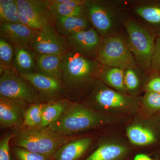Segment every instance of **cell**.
Returning a JSON list of instances; mask_svg holds the SVG:
<instances>
[{"label": "cell", "mask_w": 160, "mask_h": 160, "mask_svg": "<svg viewBox=\"0 0 160 160\" xmlns=\"http://www.w3.org/2000/svg\"><path fill=\"white\" fill-rule=\"evenodd\" d=\"M14 48L13 69L20 75L38 72V53L31 47L14 46Z\"/></svg>", "instance_id": "cell-16"}, {"label": "cell", "mask_w": 160, "mask_h": 160, "mask_svg": "<svg viewBox=\"0 0 160 160\" xmlns=\"http://www.w3.org/2000/svg\"><path fill=\"white\" fill-rule=\"evenodd\" d=\"M13 153L17 160H53L42 154L32 152L18 146L13 147Z\"/></svg>", "instance_id": "cell-29"}, {"label": "cell", "mask_w": 160, "mask_h": 160, "mask_svg": "<svg viewBox=\"0 0 160 160\" xmlns=\"http://www.w3.org/2000/svg\"><path fill=\"white\" fill-rule=\"evenodd\" d=\"M0 96L26 107L42 103L36 89L13 68L0 73Z\"/></svg>", "instance_id": "cell-6"}, {"label": "cell", "mask_w": 160, "mask_h": 160, "mask_svg": "<svg viewBox=\"0 0 160 160\" xmlns=\"http://www.w3.org/2000/svg\"><path fill=\"white\" fill-rule=\"evenodd\" d=\"M134 160H152L148 156L145 154H138L135 158Z\"/></svg>", "instance_id": "cell-34"}, {"label": "cell", "mask_w": 160, "mask_h": 160, "mask_svg": "<svg viewBox=\"0 0 160 160\" xmlns=\"http://www.w3.org/2000/svg\"><path fill=\"white\" fill-rule=\"evenodd\" d=\"M92 142L90 138L72 140L58 149L53 160H79L89 149Z\"/></svg>", "instance_id": "cell-17"}, {"label": "cell", "mask_w": 160, "mask_h": 160, "mask_svg": "<svg viewBox=\"0 0 160 160\" xmlns=\"http://www.w3.org/2000/svg\"><path fill=\"white\" fill-rule=\"evenodd\" d=\"M11 141L14 146L21 147L32 152L46 156L53 160L58 149L74 140L71 136L56 134L47 128L18 127Z\"/></svg>", "instance_id": "cell-4"}, {"label": "cell", "mask_w": 160, "mask_h": 160, "mask_svg": "<svg viewBox=\"0 0 160 160\" xmlns=\"http://www.w3.org/2000/svg\"><path fill=\"white\" fill-rule=\"evenodd\" d=\"M22 23L15 0H0V24Z\"/></svg>", "instance_id": "cell-26"}, {"label": "cell", "mask_w": 160, "mask_h": 160, "mask_svg": "<svg viewBox=\"0 0 160 160\" xmlns=\"http://www.w3.org/2000/svg\"><path fill=\"white\" fill-rule=\"evenodd\" d=\"M109 120L106 115L71 102L62 116L46 128L56 134L69 137L102 126L109 122Z\"/></svg>", "instance_id": "cell-3"}, {"label": "cell", "mask_w": 160, "mask_h": 160, "mask_svg": "<svg viewBox=\"0 0 160 160\" xmlns=\"http://www.w3.org/2000/svg\"><path fill=\"white\" fill-rule=\"evenodd\" d=\"M31 47L38 54L62 56L69 50L66 38L58 34L53 25L37 31Z\"/></svg>", "instance_id": "cell-10"}, {"label": "cell", "mask_w": 160, "mask_h": 160, "mask_svg": "<svg viewBox=\"0 0 160 160\" xmlns=\"http://www.w3.org/2000/svg\"><path fill=\"white\" fill-rule=\"evenodd\" d=\"M53 26L58 34L65 38L92 27L88 17L54 18Z\"/></svg>", "instance_id": "cell-15"}, {"label": "cell", "mask_w": 160, "mask_h": 160, "mask_svg": "<svg viewBox=\"0 0 160 160\" xmlns=\"http://www.w3.org/2000/svg\"><path fill=\"white\" fill-rule=\"evenodd\" d=\"M127 134L130 142L137 146H146L154 142L155 141V136L151 130L139 125L129 127Z\"/></svg>", "instance_id": "cell-24"}, {"label": "cell", "mask_w": 160, "mask_h": 160, "mask_svg": "<svg viewBox=\"0 0 160 160\" xmlns=\"http://www.w3.org/2000/svg\"><path fill=\"white\" fill-rule=\"evenodd\" d=\"M103 39L93 27L66 38L69 50L94 59L97 58Z\"/></svg>", "instance_id": "cell-12"}, {"label": "cell", "mask_w": 160, "mask_h": 160, "mask_svg": "<svg viewBox=\"0 0 160 160\" xmlns=\"http://www.w3.org/2000/svg\"><path fill=\"white\" fill-rule=\"evenodd\" d=\"M128 44L138 67L151 70V61L156 39L152 31L134 20L127 18L124 23Z\"/></svg>", "instance_id": "cell-5"}, {"label": "cell", "mask_w": 160, "mask_h": 160, "mask_svg": "<svg viewBox=\"0 0 160 160\" xmlns=\"http://www.w3.org/2000/svg\"><path fill=\"white\" fill-rule=\"evenodd\" d=\"M22 24L38 31L44 26L53 25L48 0H15Z\"/></svg>", "instance_id": "cell-8"}, {"label": "cell", "mask_w": 160, "mask_h": 160, "mask_svg": "<svg viewBox=\"0 0 160 160\" xmlns=\"http://www.w3.org/2000/svg\"><path fill=\"white\" fill-rule=\"evenodd\" d=\"M96 59L102 66L124 70L138 66L129 48L127 38H124L121 33L103 38Z\"/></svg>", "instance_id": "cell-7"}, {"label": "cell", "mask_w": 160, "mask_h": 160, "mask_svg": "<svg viewBox=\"0 0 160 160\" xmlns=\"http://www.w3.org/2000/svg\"><path fill=\"white\" fill-rule=\"evenodd\" d=\"M126 152L127 148L122 145L107 143L99 146L84 160H119Z\"/></svg>", "instance_id": "cell-22"}, {"label": "cell", "mask_w": 160, "mask_h": 160, "mask_svg": "<svg viewBox=\"0 0 160 160\" xmlns=\"http://www.w3.org/2000/svg\"><path fill=\"white\" fill-rule=\"evenodd\" d=\"M138 67L125 70V84L126 90L134 92L138 89L140 79Z\"/></svg>", "instance_id": "cell-28"}, {"label": "cell", "mask_w": 160, "mask_h": 160, "mask_svg": "<svg viewBox=\"0 0 160 160\" xmlns=\"http://www.w3.org/2000/svg\"><path fill=\"white\" fill-rule=\"evenodd\" d=\"M147 92L160 93V77L156 76L149 80L146 86Z\"/></svg>", "instance_id": "cell-33"}, {"label": "cell", "mask_w": 160, "mask_h": 160, "mask_svg": "<svg viewBox=\"0 0 160 160\" xmlns=\"http://www.w3.org/2000/svg\"><path fill=\"white\" fill-rule=\"evenodd\" d=\"M144 102L150 109H160V93L147 92L144 96Z\"/></svg>", "instance_id": "cell-31"}, {"label": "cell", "mask_w": 160, "mask_h": 160, "mask_svg": "<svg viewBox=\"0 0 160 160\" xmlns=\"http://www.w3.org/2000/svg\"><path fill=\"white\" fill-rule=\"evenodd\" d=\"M62 56L38 54L37 67L38 73L61 81Z\"/></svg>", "instance_id": "cell-19"}, {"label": "cell", "mask_w": 160, "mask_h": 160, "mask_svg": "<svg viewBox=\"0 0 160 160\" xmlns=\"http://www.w3.org/2000/svg\"><path fill=\"white\" fill-rule=\"evenodd\" d=\"M37 32L22 23L0 24V38L14 46L31 47Z\"/></svg>", "instance_id": "cell-13"}, {"label": "cell", "mask_w": 160, "mask_h": 160, "mask_svg": "<svg viewBox=\"0 0 160 160\" xmlns=\"http://www.w3.org/2000/svg\"><path fill=\"white\" fill-rule=\"evenodd\" d=\"M135 13L154 27L160 29V1L135 2Z\"/></svg>", "instance_id": "cell-20"}, {"label": "cell", "mask_w": 160, "mask_h": 160, "mask_svg": "<svg viewBox=\"0 0 160 160\" xmlns=\"http://www.w3.org/2000/svg\"><path fill=\"white\" fill-rule=\"evenodd\" d=\"M45 103L33 104L28 106L24 112V121L21 127L27 128H41Z\"/></svg>", "instance_id": "cell-25"}, {"label": "cell", "mask_w": 160, "mask_h": 160, "mask_svg": "<svg viewBox=\"0 0 160 160\" xmlns=\"http://www.w3.org/2000/svg\"><path fill=\"white\" fill-rule=\"evenodd\" d=\"M102 65L96 59L69 50L62 55L61 82L68 99H76L97 79Z\"/></svg>", "instance_id": "cell-1"}, {"label": "cell", "mask_w": 160, "mask_h": 160, "mask_svg": "<svg viewBox=\"0 0 160 160\" xmlns=\"http://www.w3.org/2000/svg\"><path fill=\"white\" fill-rule=\"evenodd\" d=\"M87 101L93 106L103 109H123L134 103L131 97L109 89L97 79L89 88Z\"/></svg>", "instance_id": "cell-9"}, {"label": "cell", "mask_w": 160, "mask_h": 160, "mask_svg": "<svg viewBox=\"0 0 160 160\" xmlns=\"http://www.w3.org/2000/svg\"><path fill=\"white\" fill-rule=\"evenodd\" d=\"M92 27L103 38L119 34L127 19L122 2L85 0Z\"/></svg>", "instance_id": "cell-2"}, {"label": "cell", "mask_w": 160, "mask_h": 160, "mask_svg": "<svg viewBox=\"0 0 160 160\" xmlns=\"http://www.w3.org/2000/svg\"><path fill=\"white\" fill-rule=\"evenodd\" d=\"M27 107L6 98L0 96V125L7 129L21 127L24 112Z\"/></svg>", "instance_id": "cell-14"}, {"label": "cell", "mask_w": 160, "mask_h": 160, "mask_svg": "<svg viewBox=\"0 0 160 160\" xmlns=\"http://www.w3.org/2000/svg\"><path fill=\"white\" fill-rule=\"evenodd\" d=\"M48 1L53 19L58 17H88L85 0H67L61 3Z\"/></svg>", "instance_id": "cell-18"}, {"label": "cell", "mask_w": 160, "mask_h": 160, "mask_svg": "<svg viewBox=\"0 0 160 160\" xmlns=\"http://www.w3.org/2000/svg\"><path fill=\"white\" fill-rule=\"evenodd\" d=\"M14 133L6 134L0 142V160H11L9 142L14 137Z\"/></svg>", "instance_id": "cell-30"}, {"label": "cell", "mask_w": 160, "mask_h": 160, "mask_svg": "<svg viewBox=\"0 0 160 160\" xmlns=\"http://www.w3.org/2000/svg\"><path fill=\"white\" fill-rule=\"evenodd\" d=\"M14 46L2 38H0V73L5 69L13 68Z\"/></svg>", "instance_id": "cell-27"}, {"label": "cell", "mask_w": 160, "mask_h": 160, "mask_svg": "<svg viewBox=\"0 0 160 160\" xmlns=\"http://www.w3.org/2000/svg\"><path fill=\"white\" fill-rule=\"evenodd\" d=\"M36 89L42 103L68 98L62 82L38 72L21 75Z\"/></svg>", "instance_id": "cell-11"}, {"label": "cell", "mask_w": 160, "mask_h": 160, "mask_svg": "<svg viewBox=\"0 0 160 160\" xmlns=\"http://www.w3.org/2000/svg\"><path fill=\"white\" fill-rule=\"evenodd\" d=\"M151 70L160 72V36L156 39L154 50L152 58Z\"/></svg>", "instance_id": "cell-32"}, {"label": "cell", "mask_w": 160, "mask_h": 160, "mask_svg": "<svg viewBox=\"0 0 160 160\" xmlns=\"http://www.w3.org/2000/svg\"><path fill=\"white\" fill-rule=\"evenodd\" d=\"M71 102L69 99L66 98L45 103L41 128H47L54 122L62 116Z\"/></svg>", "instance_id": "cell-21"}, {"label": "cell", "mask_w": 160, "mask_h": 160, "mask_svg": "<svg viewBox=\"0 0 160 160\" xmlns=\"http://www.w3.org/2000/svg\"><path fill=\"white\" fill-rule=\"evenodd\" d=\"M98 79L120 92L124 93L126 91L124 69L117 67L103 66Z\"/></svg>", "instance_id": "cell-23"}]
</instances>
